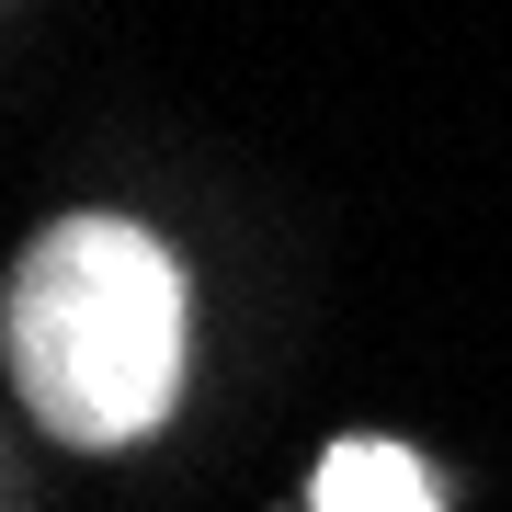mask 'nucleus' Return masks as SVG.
I'll list each match as a JSON object with an SVG mask.
<instances>
[{
  "label": "nucleus",
  "mask_w": 512,
  "mask_h": 512,
  "mask_svg": "<svg viewBox=\"0 0 512 512\" xmlns=\"http://www.w3.org/2000/svg\"><path fill=\"white\" fill-rule=\"evenodd\" d=\"M308 501L319 512H444L433 501V467L410 456V444H330L319 456V478H308Z\"/></svg>",
  "instance_id": "obj_2"
},
{
  "label": "nucleus",
  "mask_w": 512,
  "mask_h": 512,
  "mask_svg": "<svg viewBox=\"0 0 512 512\" xmlns=\"http://www.w3.org/2000/svg\"><path fill=\"white\" fill-rule=\"evenodd\" d=\"M12 376L57 444H137L183 387V274L126 217H69L12 274Z\"/></svg>",
  "instance_id": "obj_1"
}]
</instances>
